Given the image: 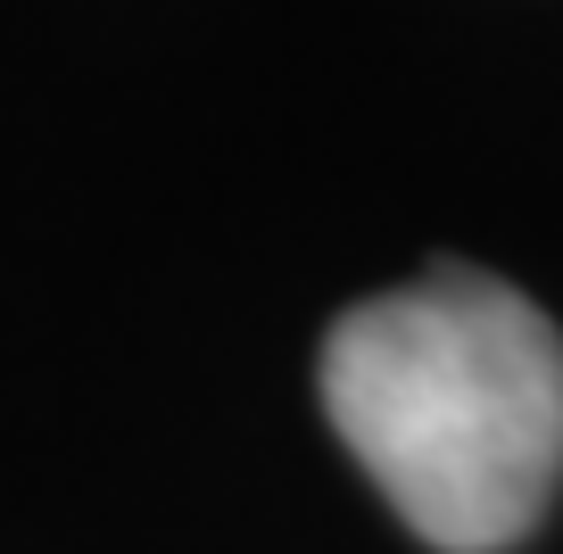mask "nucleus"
Masks as SVG:
<instances>
[{
    "mask_svg": "<svg viewBox=\"0 0 563 554\" xmlns=\"http://www.w3.org/2000/svg\"><path fill=\"white\" fill-rule=\"evenodd\" d=\"M323 414L440 554H506L563 488V331L473 265L373 290L323 331Z\"/></svg>",
    "mask_w": 563,
    "mask_h": 554,
    "instance_id": "1",
    "label": "nucleus"
}]
</instances>
